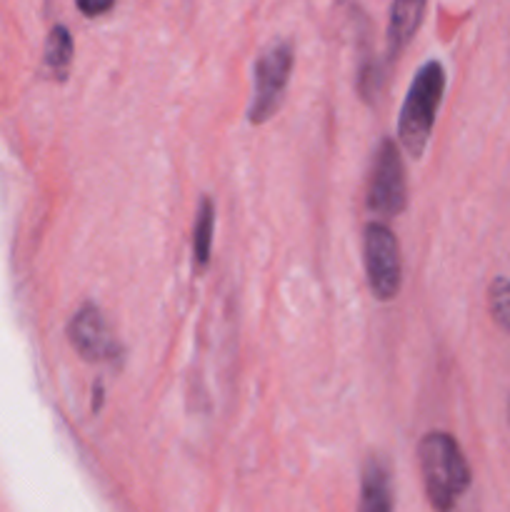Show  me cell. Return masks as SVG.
Segmentation results:
<instances>
[{
	"instance_id": "cell-1",
	"label": "cell",
	"mask_w": 510,
	"mask_h": 512,
	"mask_svg": "<svg viewBox=\"0 0 510 512\" xmlns=\"http://www.w3.org/2000/svg\"><path fill=\"white\" fill-rule=\"evenodd\" d=\"M418 460L430 505L443 512L455 508L473 480L460 445L445 433H428L418 445Z\"/></svg>"
},
{
	"instance_id": "cell-2",
	"label": "cell",
	"mask_w": 510,
	"mask_h": 512,
	"mask_svg": "<svg viewBox=\"0 0 510 512\" xmlns=\"http://www.w3.org/2000/svg\"><path fill=\"white\" fill-rule=\"evenodd\" d=\"M445 90V73L438 60H430L415 73L398 118V140L413 158H420L433 133L435 115Z\"/></svg>"
},
{
	"instance_id": "cell-3",
	"label": "cell",
	"mask_w": 510,
	"mask_h": 512,
	"mask_svg": "<svg viewBox=\"0 0 510 512\" xmlns=\"http://www.w3.org/2000/svg\"><path fill=\"white\" fill-rule=\"evenodd\" d=\"M363 250L370 293L383 303L398 298L400 283H403V263H400V245L393 230L383 223H370L365 228Z\"/></svg>"
},
{
	"instance_id": "cell-4",
	"label": "cell",
	"mask_w": 510,
	"mask_h": 512,
	"mask_svg": "<svg viewBox=\"0 0 510 512\" xmlns=\"http://www.w3.org/2000/svg\"><path fill=\"white\" fill-rule=\"evenodd\" d=\"M408 203V185H405V168L398 145L390 138L380 140L373 158L368 183V208L383 218H395Z\"/></svg>"
},
{
	"instance_id": "cell-5",
	"label": "cell",
	"mask_w": 510,
	"mask_h": 512,
	"mask_svg": "<svg viewBox=\"0 0 510 512\" xmlns=\"http://www.w3.org/2000/svg\"><path fill=\"white\" fill-rule=\"evenodd\" d=\"M293 70V50L288 43H275L255 63V95L250 103V123L260 125L280 110Z\"/></svg>"
},
{
	"instance_id": "cell-6",
	"label": "cell",
	"mask_w": 510,
	"mask_h": 512,
	"mask_svg": "<svg viewBox=\"0 0 510 512\" xmlns=\"http://www.w3.org/2000/svg\"><path fill=\"white\" fill-rule=\"evenodd\" d=\"M68 340L75 353L88 363H115V358H120L118 340L95 305H83L73 315L68 323Z\"/></svg>"
},
{
	"instance_id": "cell-7",
	"label": "cell",
	"mask_w": 510,
	"mask_h": 512,
	"mask_svg": "<svg viewBox=\"0 0 510 512\" xmlns=\"http://www.w3.org/2000/svg\"><path fill=\"white\" fill-rule=\"evenodd\" d=\"M428 0H393L388 20V55L390 60L398 58L408 43L413 40L415 30L420 28L423 10Z\"/></svg>"
},
{
	"instance_id": "cell-8",
	"label": "cell",
	"mask_w": 510,
	"mask_h": 512,
	"mask_svg": "<svg viewBox=\"0 0 510 512\" xmlns=\"http://www.w3.org/2000/svg\"><path fill=\"white\" fill-rule=\"evenodd\" d=\"M363 512H390L393 510V493H390L388 463L378 455H370L363 468V495H360Z\"/></svg>"
},
{
	"instance_id": "cell-9",
	"label": "cell",
	"mask_w": 510,
	"mask_h": 512,
	"mask_svg": "<svg viewBox=\"0 0 510 512\" xmlns=\"http://www.w3.org/2000/svg\"><path fill=\"white\" fill-rule=\"evenodd\" d=\"M213 230H215V208L210 198H200L198 213H195L193 225V268L203 273L208 268L210 248H213Z\"/></svg>"
},
{
	"instance_id": "cell-10",
	"label": "cell",
	"mask_w": 510,
	"mask_h": 512,
	"mask_svg": "<svg viewBox=\"0 0 510 512\" xmlns=\"http://www.w3.org/2000/svg\"><path fill=\"white\" fill-rule=\"evenodd\" d=\"M45 68L55 80H65L73 65V38L65 25H55L45 40Z\"/></svg>"
},
{
	"instance_id": "cell-11",
	"label": "cell",
	"mask_w": 510,
	"mask_h": 512,
	"mask_svg": "<svg viewBox=\"0 0 510 512\" xmlns=\"http://www.w3.org/2000/svg\"><path fill=\"white\" fill-rule=\"evenodd\" d=\"M488 308L495 325L510 333V278H495L488 288Z\"/></svg>"
},
{
	"instance_id": "cell-12",
	"label": "cell",
	"mask_w": 510,
	"mask_h": 512,
	"mask_svg": "<svg viewBox=\"0 0 510 512\" xmlns=\"http://www.w3.org/2000/svg\"><path fill=\"white\" fill-rule=\"evenodd\" d=\"M75 3H78L80 13L88 15V18H95V15L108 13L115 5V0H75Z\"/></svg>"
},
{
	"instance_id": "cell-13",
	"label": "cell",
	"mask_w": 510,
	"mask_h": 512,
	"mask_svg": "<svg viewBox=\"0 0 510 512\" xmlns=\"http://www.w3.org/2000/svg\"><path fill=\"white\" fill-rule=\"evenodd\" d=\"M103 408V383H95V388H93V410L95 413H98V410Z\"/></svg>"
},
{
	"instance_id": "cell-14",
	"label": "cell",
	"mask_w": 510,
	"mask_h": 512,
	"mask_svg": "<svg viewBox=\"0 0 510 512\" xmlns=\"http://www.w3.org/2000/svg\"><path fill=\"white\" fill-rule=\"evenodd\" d=\"M508 420H510V403H508Z\"/></svg>"
}]
</instances>
